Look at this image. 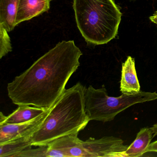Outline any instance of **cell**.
I'll return each mask as SVG.
<instances>
[{"label":"cell","instance_id":"cell-1","mask_svg":"<svg viewBox=\"0 0 157 157\" xmlns=\"http://www.w3.org/2000/svg\"><path fill=\"white\" fill-rule=\"evenodd\" d=\"M82 55L74 41L58 43L8 83V96L18 105L49 109L66 90Z\"/></svg>","mask_w":157,"mask_h":157},{"label":"cell","instance_id":"cell-2","mask_svg":"<svg viewBox=\"0 0 157 157\" xmlns=\"http://www.w3.org/2000/svg\"><path fill=\"white\" fill-rule=\"evenodd\" d=\"M86 88L78 82L65 90L31 135L32 146H46L64 136L78 134L85 128L90 121L85 110Z\"/></svg>","mask_w":157,"mask_h":157},{"label":"cell","instance_id":"cell-3","mask_svg":"<svg viewBox=\"0 0 157 157\" xmlns=\"http://www.w3.org/2000/svg\"><path fill=\"white\" fill-rule=\"evenodd\" d=\"M78 29L88 44H107L116 37L122 13L115 0H73Z\"/></svg>","mask_w":157,"mask_h":157},{"label":"cell","instance_id":"cell-4","mask_svg":"<svg viewBox=\"0 0 157 157\" xmlns=\"http://www.w3.org/2000/svg\"><path fill=\"white\" fill-rule=\"evenodd\" d=\"M157 99V93L142 91L136 94H123L119 97H111L104 86L96 89L90 85L85 91V110L90 121L110 122L118 113L136 104Z\"/></svg>","mask_w":157,"mask_h":157},{"label":"cell","instance_id":"cell-5","mask_svg":"<svg viewBox=\"0 0 157 157\" xmlns=\"http://www.w3.org/2000/svg\"><path fill=\"white\" fill-rule=\"evenodd\" d=\"M82 145L85 157H121L128 147L121 139L112 136L98 139L90 138L82 140Z\"/></svg>","mask_w":157,"mask_h":157},{"label":"cell","instance_id":"cell-6","mask_svg":"<svg viewBox=\"0 0 157 157\" xmlns=\"http://www.w3.org/2000/svg\"><path fill=\"white\" fill-rule=\"evenodd\" d=\"M78 134L64 136L48 145L47 157H85L82 140Z\"/></svg>","mask_w":157,"mask_h":157},{"label":"cell","instance_id":"cell-7","mask_svg":"<svg viewBox=\"0 0 157 157\" xmlns=\"http://www.w3.org/2000/svg\"><path fill=\"white\" fill-rule=\"evenodd\" d=\"M48 111V109L43 114L27 122L0 124V144L32 134L42 123Z\"/></svg>","mask_w":157,"mask_h":157},{"label":"cell","instance_id":"cell-8","mask_svg":"<svg viewBox=\"0 0 157 157\" xmlns=\"http://www.w3.org/2000/svg\"><path fill=\"white\" fill-rule=\"evenodd\" d=\"M50 1L51 0H20L16 15V25L49 10Z\"/></svg>","mask_w":157,"mask_h":157},{"label":"cell","instance_id":"cell-9","mask_svg":"<svg viewBox=\"0 0 157 157\" xmlns=\"http://www.w3.org/2000/svg\"><path fill=\"white\" fill-rule=\"evenodd\" d=\"M120 91L122 94L128 95L136 94L140 91L135 59L131 56L128 57L122 64Z\"/></svg>","mask_w":157,"mask_h":157},{"label":"cell","instance_id":"cell-10","mask_svg":"<svg viewBox=\"0 0 157 157\" xmlns=\"http://www.w3.org/2000/svg\"><path fill=\"white\" fill-rule=\"evenodd\" d=\"M18 107L10 115L6 116L0 113V124H19L32 120L43 114L48 109L29 105H18Z\"/></svg>","mask_w":157,"mask_h":157},{"label":"cell","instance_id":"cell-11","mask_svg":"<svg viewBox=\"0 0 157 157\" xmlns=\"http://www.w3.org/2000/svg\"><path fill=\"white\" fill-rule=\"evenodd\" d=\"M153 131L150 128H143L137 134L133 143L125 151L122 152L121 157H141L146 152V149L153 137Z\"/></svg>","mask_w":157,"mask_h":157},{"label":"cell","instance_id":"cell-12","mask_svg":"<svg viewBox=\"0 0 157 157\" xmlns=\"http://www.w3.org/2000/svg\"><path fill=\"white\" fill-rule=\"evenodd\" d=\"M20 0H0V26L8 32L16 27V18Z\"/></svg>","mask_w":157,"mask_h":157},{"label":"cell","instance_id":"cell-13","mask_svg":"<svg viewBox=\"0 0 157 157\" xmlns=\"http://www.w3.org/2000/svg\"><path fill=\"white\" fill-rule=\"evenodd\" d=\"M31 135L0 144V157H15L20 152L32 148Z\"/></svg>","mask_w":157,"mask_h":157},{"label":"cell","instance_id":"cell-14","mask_svg":"<svg viewBox=\"0 0 157 157\" xmlns=\"http://www.w3.org/2000/svg\"><path fill=\"white\" fill-rule=\"evenodd\" d=\"M9 32L2 26H0V59L12 51L10 38Z\"/></svg>","mask_w":157,"mask_h":157},{"label":"cell","instance_id":"cell-15","mask_svg":"<svg viewBox=\"0 0 157 157\" xmlns=\"http://www.w3.org/2000/svg\"><path fill=\"white\" fill-rule=\"evenodd\" d=\"M48 147V145H46L37 147L35 149L31 148L20 152L15 157H47Z\"/></svg>","mask_w":157,"mask_h":157},{"label":"cell","instance_id":"cell-16","mask_svg":"<svg viewBox=\"0 0 157 157\" xmlns=\"http://www.w3.org/2000/svg\"><path fill=\"white\" fill-rule=\"evenodd\" d=\"M157 152V140L151 143L148 147L146 150V152Z\"/></svg>","mask_w":157,"mask_h":157},{"label":"cell","instance_id":"cell-17","mask_svg":"<svg viewBox=\"0 0 157 157\" xmlns=\"http://www.w3.org/2000/svg\"><path fill=\"white\" fill-rule=\"evenodd\" d=\"M149 18L151 22L157 25V11L153 13L152 16H150Z\"/></svg>","mask_w":157,"mask_h":157},{"label":"cell","instance_id":"cell-18","mask_svg":"<svg viewBox=\"0 0 157 157\" xmlns=\"http://www.w3.org/2000/svg\"><path fill=\"white\" fill-rule=\"evenodd\" d=\"M150 128H151L154 134L157 135V123L153 125Z\"/></svg>","mask_w":157,"mask_h":157},{"label":"cell","instance_id":"cell-19","mask_svg":"<svg viewBox=\"0 0 157 157\" xmlns=\"http://www.w3.org/2000/svg\"><path fill=\"white\" fill-rule=\"evenodd\" d=\"M131 1H135L136 0H131Z\"/></svg>","mask_w":157,"mask_h":157}]
</instances>
